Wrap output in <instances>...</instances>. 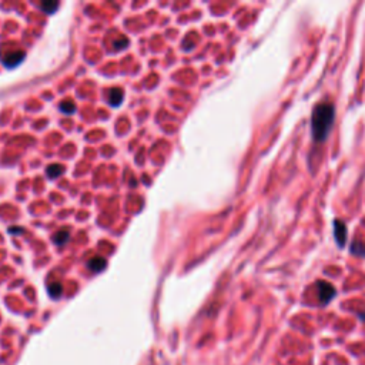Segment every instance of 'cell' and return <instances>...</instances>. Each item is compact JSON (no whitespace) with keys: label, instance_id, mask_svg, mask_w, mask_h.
Listing matches in <instances>:
<instances>
[{"label":"cell","instance_id":"obj_5","mask_svg":"<svg viewBox=\"0 0 365 365\" xmlns=\"http://www.w3.org/2000/svg\"><path fill=\"white\" fill-rule=\"evenodd\" d=\"M106 260L103 257H93L89 260V263H87V267H89V270L95 271V272H99V271L104 270L106 268Z\"/></svg>","mask_w":365,"mask_h":365},{"label":"cell","instance_id":"obj_8","mask_svg":"<svg viewBox=\"0 0 365 365\" xmlns=\"http://www.w3.org/2000/svg\"><path fill=\"white\" fill-rule=\"evenodd\" d=\"M62 173H63V167L60 164H52L47 167V176L50 178H57Z\"/></svg>","mask_w":365,"mask_h":365},{"label":"cell","instance_id":"obj_11","mask_svg":"<svg viewBox=\"0 0 365 365\" xmlns=\"http://www.w3.org/2000/svg\"><path fill=\"white\" fill-rule=\"evenodd\" d=\"M49 294L52 296V297L57 298L60 294H62V285L59 284V283H54L49 287Z\"/></svg>","mask_w":365,"mask_h":365},{"label":"cell","instance_id":"obj_7","mask_svg":"<svg viewBox=\"0 0 365 365\" xmlns=\"http://www.w3.org/2000/svg\"><path fill=\"white\" fill-rule=\"evenodd\" d=\"M68 238H70V232L67 230H60L54 232L53 243L57 245H65L68 241Z\"/></svg>","mask_w":365,"mask_h":365},{"label":"cell","instance_id":"obj_2","mask_svg":"<svg viewBox=\"0 0 365 365\" xmlns=\"http://www.w3.org/2000/svg\"><path fill=\"white\" fill-rule=\"evenodd\" d=\"M317 291H318V299L323 305H327L332 298L335 297L337 290L335 287L327 281H318L317 283Z\"/></svg>","mask_w":365,"mask_h":365},{"label":"cell","instance_id":"obj_4","mask_svg":"<svg viewBox=\"0 0 365 365\" xmlns=\"http://www.w3.org/2000/svg\"><path fill=\"white\" fill-rule=\"evenodd\" d=\"M25 52H22V50H14V52H10V53H7L4 56V60H3V63H4V66L9 68L16 67L17 65H20L23 60H25Z\"/></svg>","mask_w":365,"mask_h":365},{"label":"cell","instance_id":"obj_10","mask_svg":"<svg viewBox=\"0 0 365 365\" xmlns=\"http://www.w3.org/2000/svg\"><path fill=\"white\" fill-rule=\"evenodd\" d=\"M351 253L352 254H355V256H365V245L364 244L358 243V241L352 243Z\"/></svg>","mask_w":365,"mask_h":365},{"label":"cell","instance_id":"obj_6","mask_svg":"<svg viewBox=\"0 0 365 365\" xmlns=\"http://www.w3.org/2000/svg\"><path fill=\"white\" fill-rule=\"evenodd\" d=\"M123 97H124V93H123L122 89H111V92L108 95V103L113 107H117V106L122 104Z\"/></svg>","mask_w":365,"mask_h":365},{"label":"cell","instance_id":"obj_3","mask_svg":"<svg viewBox=\"0 0 365 365\" xmlns=\"http://www.w3.org/2000/svg\"><path fill=\"white\" fill-rule=\"evenodd\" d=\"M347 237H348V230H347L345 223L335 220L334 221V238L338 244V247H344V244L347 241Z\"/></svg>","mask_w":365,"mask_h":365},{"label":"cell","instance_id":"obj_1","mask_svg":"<svg viewBox=\"0 0 365 365\" xmlns=\"http://www.w3.org/2000/svg\"><path fill=\"white\" fill-rule=\"evenodd\" d=\"M335 120V106L332 103H320L312 110L311 133L314 141L323 143L330 134Z\"/></svg>","mask_w":365,"mask_h":365},{"label":"cell","instance_id":"obj_13","mask_svg":"<svg viewBox=\"0 0 365 365\" xmlns=\"http://www.w3.org/2000/svg\"><path fill=\"white\" fill-rule=\"evenodd\" d=\"M127 39L126 37H122V40H116L114 41V49L116 50H119V49H124L126 46H127Z\"/></svg>","mask_w":365,"mask_h":365},{"label":"cell","instance_id":"obj_12","mask_svg":"<svg viewBox=\"0 0 365 365\" xmlns=\"http://www.w3.org/2000/svg\"><path fill=\"white\" fill-rule=\"evenodd\" d=\"M60 110H62L65 114H71V113L76 110V106H74L73 103H63V104L60 106Z\"/></svg>","mask_w":365,"mask_h":365},{"label":"cell","instance_id":"obj_9","mask_svg":"<svg viewBox=\"0 0 365 365\" xmlns=\"http://www.w3.org/2000/svg\"><path fill=\"white\" fill-rule=\"evenodd\" d=\"M40 7L44 13H54L59 7V3L57 1H43Z\"/></svg>","mask_w":365,"mask_h":365}]
</instances>
